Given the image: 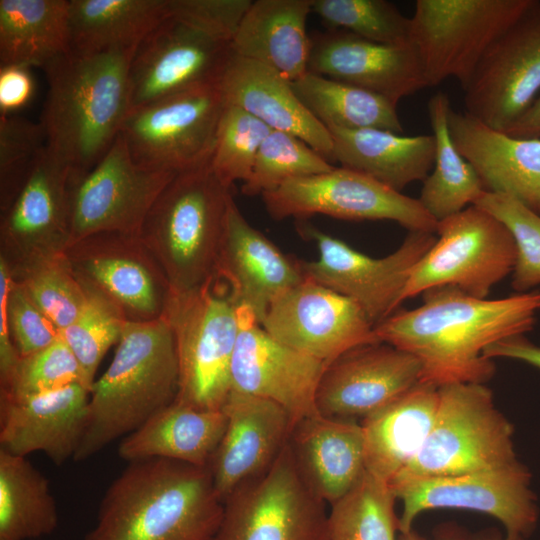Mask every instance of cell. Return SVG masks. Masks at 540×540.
Instances as JSON below:
<instances>
[{"mask_svg": "<svg viewBox=\"0 0 540 540\" xmlns=\"http://www.w3.org/2000/svg\"><path fill=\"white\" fill-rule=\"evenodd\" d=\"M10 274L59 331L76 319L86 302V290L65 252L29 263Z\"/></svg>", "mask_w": 540, "mask_h": 540, "instance_id": "41", "label": "cell"}, {"mask_svg": "<svg viewBox=\"0 0 540 540\" xmlns=\"http://www.w3.org/2000/svg\"><path fill=\"white\" fill-rule=\"evenodd\" d=\"M531 2L417 0L410 17V42L428 86L454 78L464 88L487 49Z\"/></svg>", "mask_w": 540, "mask_h": 540, "instance_id": "8", "label": "cell"}, {"mask_svg": "<svg viewBox=\"0 0 540 540\" xmlns=\"http://www.w3.org/2000/svg\"><path fill=\"white\" fill-rule=\"evenodd\" d=\"M176 344L177 402L222 409L231 390V364L239 334L238 306L215 277L188 293L170 295L164 314Z\"/></svg>", "mask_w": 540, "mask_h": 540, "instance_id": "6", "label": "cell"}, {"mask_svg": "<svg viewBox=\"0 0 540 540\" xmlns=\"http://www.w3.org/2000/svg\"><path fill=\"white\" fill-rule=\"evenodd\" d=\"M328 130L334 143V161L396 191L424 181L433 168V135L403 136L375 128Z\"/></svg>", "mask_w": 540, "mask_h": 540, "instance_id": "33", "label": "cell"}, {"mask_svg": "<svg viewBox=\"0 0 540 540\" xmlns=\"http://www.w3.org/2000/svg\"><path fill=\"white\" fill-rule=\"evenodd\" d=\"M225 105L218 84L196 87L131 109L120 133L138 166L178 174L210 162Z\"/></svg>", "mask_w": 540, "mask_h": 540, "instance_id": "11", "label": "cell"}, {"mask_svg": "<svg viewBox=\"0 0 540 540\" xmlns=\"http://www.w3.org/2000/svg\"><path fill=\"white\" fill-rule=\"evenodd\" d=\"M309 72L351 84L398 104L428 87L413 44H383L344 30L310 35Z\"/></svg>", "mask_w": 540, "mask_h": 540, "instance_id": "23", "label": "cell"}, {"mask_svg": "<svg viewBox=\"0 0 540 540\" xmlns=\"http://www.w3.org/2000/svg\"><path fill=\"white\" fill-rule=\"evenodd\" d=\"M0 296L4 299L10 335L19 357L32 354L59 338V330L11 278L0 259Z\"/></svg>", "mask_w": 540, "mask_h": 540, "instance_id": "48", "label": "cell"}, {"mask_svg": "<svg viewBox=\"0 0 540 540\" xmlns=\"http://www.w3.org/2000/svg\"><path fill=\"white\" fill-rule=\"evenodd\" d=\"M270 127L246 111L225 105L221 114L210 167L222 184L231 188L235 181L250 177Z\"/></svg>", "mask_w": 540, "mask_h": 540, "instance_id": "44", "label": "cell"}, {"mask_svg": "<svg viewBox=\"0 0 540 540\" xmlns=\"http://www.w3.org/2000/svg\"><path fill=\"white\" fill-rule=\"evenodd\" d=\"M226 425L223 409L203 410L174 401L124 437L118 455L128 462L165 458L208 467Z\"/></svg>", "mask_w": 540, "mask_h": 540, "instance_id": "32", "label": "cell"}, {"mask_svg": "<svg viewBox=\"0 0 540 540\" xmlns=\"http://www.w3.org/2000/svg\"><path fill=\"white\" fill-rule=\"evenodd\" d=\"M81 382L79 364L64 340L19 357L10 375L0 381V396L22 398L45 394Z\"/></svg>", "mask_w": 540, "mask_h": 540, "instance_id": "46", "label": "cell"}, {"mask_svg": "<svg viewBox=\"0 0 540 540\" xmlns=\"http://www.w3.org/2000/svg\"><path fill=\"white\" fill-rule=\"evenodd\" d=\"M222 409L227 425L208 468L224 502L273 465L289 441L293 422L277 403L235 391H230Z\"/></svg>", "mask_w": 540, "mask_h": 540, "instance_id": "24", "label": "cell"}, {"mask_svg": "<svg viewBox=\"0 0 540 540\" xmlns=\"http://www.w3.org/2000/svg\"><path fill=\"white\" fill-rule=\"evenodd\" d=\"M226 105L236 106L272 130L297 136L329 162V130L307 109L292 82L262 63L232 53L218 83Z\"/></svg>", "mask_w": 540, "mask_h": 540, "instance_id": "28", "label": "cell"}, {"mask_svg": "<svg viewBox=\"0 0 540 540\" xmlns=\"http://www.w3.org/2000/svg\"><path fill=\"white\" fill-rule=\"evenodd\" d=\"M232 198L210 162L176 174L159 194L139 236L164 271L171 295L191 292L216 277Z\"/></svg>", "mask_w": 540, "mask_h": 540, "instance_id": "5", "label": "cell"}, {"mask_svg": "<svg viewBox=\"0 0 540 540\" xmlns=\"http://www.w3.org/2000/svg\"><path fill=\"white\" fill-rule=\"evenodd\" d=\"M495 216L511 233L516 246L512 287L518 293L540 284V214L516 199L484 192L473 204Z\"/></svg>", "mask_w": 540, "mask_h": 540, "instance_id": "45", "label": "cell"}, {"mask_svg": "<svg viewBox=\"0 0 540 540\" xmlns=\"http://www.w3.org/2000/svg\"><path fill=\"white\" fill-rule=\"evenodd\" d=\"M395 500L389 485L365 470L355 486L331 504L330 540H396Z\"/></svg>", "mask_w": 540, "mask_h": 540, "instance_id": "39", "label": "cell"}, {"mask_svg": "<svg viewBox=\"0 0 540 540\" xmlns=\"http://www.w3.org/2000/svg\"><path fill=\"white\" fill-rule=\"evenodd\" d=\"M334 167L297 136L272 130L260 146L253 171L241 190L247 196H262L290 180L326 173Z\"/></svg>", "mask_w": 540, "mask_h": 540, "instance_id": "42", "label": "cell"}, {"mask_svg": "<svg viewBox=\"0 0 540 540\" xmlns=\"http://www.w3.org/2000/svg\"><path fill=\"white\" fill-rule=\"evenodd\" d=\"M89 398L80 383L35 396H0V449L19 456L43 452L57 466L73 459Z\"/></svg>", "mask_w": 540, "mask_h": 540, "instance_id": "26", "label": "cell"}, {"mask_svg": "<svg viewBox=\"0 0 540 540\" xmlns=\"http://www.w3.org/2000/svg\"><path fill=\"white\" fill-rule=\"evenodd\" d=\"M484 356L489 359H515L540 369V347L530 343L523 336L508 338L490 345L485 349Z\"/></svg>", "mask_w": 540, "mask_h": 540, "instance_id": "51", "label": "cell"}, {"mask_svg": "<svg viewBox=\"0 0 540 540\" xmlns=\"http://www.w3.org/2000/svg\"><path fill=\"white\" fill-rule=\"evenodd\" d=\"M312 12L331 30L383 44L410 43V18L386 0H312Z\"/></svg>", "mask_w": 540, "mask_h": 540, "instance_id": "43", "label": "cell"}, {"mask_svg": "<svg viewBox=\"0 0 540 540\" xmlns=\"http://www.w3.org/2000/svg\"><path fill=\"white\" fill-rule=\"evenodd\" d=\"M69 241V171L47 149L0 210V259L10 273L64 253Z\"/></svg>", "mask_w": 540, "mask_h": 540, "instance_id": "21", "label": "cell"}, {"mask_svg": "<svg viewBox=\"0 0 540 540\" xmlns=\"http://www.w3.org/2000/svg\"><path fill=\"white\" fill-rule=\"evenodd\" d=\"M312 0H256L230 43L232 53L277 71L291 82L308 70L311 38L306 31Z\"/></svg>", "mask_w": 540, "mask_h": 540, "instance_id": "30", "label": "cell"}, {"mask_svg": "<svg viewBox=\"0 0 540 540\" xmlns=\"http://www.w3.org/2000/svg\"><path fill=\"white\" fill-rule=\"evenodd\" d=\"M450 110L446 93L438 92L429 99L436 152L433 171L423 181L418 200L437 222L473 205L485 192L476 171L453 143L448 123Z\"/></svg>", "mask_w": 540, "mask_h": 540, "instance_id": "36", "label": "cell"}, {"mask_svg": "<svg viewBox=\"0 0 540 540\" xmlns=\"http://www.w3.org/2000/svg\"><path fill=\"white\" fill-rule=\"evenodd\" d=\"M82 285L87 293L86 302L76 319L60 330L59 335L74 354L82 385L90 392L100 362L110 347L119 342L127 321L104 295Z\"/></svg>", "mask_w": 540, "mask_h": 540, "instance_id": "40", "label": "cell"}, {"mask_svg": "<svg viewBox=\"0 0 540 540\" xmlns=\"http://www.w3.org/2000/svg\"><path fill=\"white\" fill-rule=\"evenodd\" d=\"M464 91L465 113L505 131L540 91V0L487 49Z\"/></svg>", "mask_w": 540, "mask_h": 540, "instance_id": "16", "label": "cell"}, {"mask_svg": "<svg viewBox=\"0 0 540 540\" xmlns=\"http://www.w3.org/2000/svg\"><path fill=\"white\" fill-rule=\"evenodd\" d=\"M441 540H456L454 538H443ZM501 540H524L523 536L521 535H518V534H509L507 533V536L504 538V539H501Z\"/></svg>", "mask_w": 540, "mask_h": 540, "instance_id": "54", "label": "cell"}, {"mask_svg": "<svg viewBox=\"0 0 540 540\" xmlns=\"http://www.w3.org/2000/svg\"><path fill=\"white\" fill-rule=\"evenodd\" d=\"M214 540H330L325 502L299 472L289 443L265 473L227 497Z\"/></svg>", "mask_w": 540, "mask_h": 540, "instance_id": "10", "label": "cell"}, {"mask_svg": "<svg viewBox=\"0 0 540 540\" xmlns=\"http://www.w3.org/2000/svg\"><path fill=\"white\" fill-rule=\"evenodd\" d=\"M80 282L111 301L129 322L164 316L171 291L160 264L138 235L97 233L65 250Z\"/></svg>", "mask_w": 540, "mask_h": 540, "instance_id": "17", "label": "cell"}, {"mask_svg": "<svg viewBox=\"0 0 540 540\" xmlns=\"http://www.w3.org/2000/svg\"><path fill=\"white\" fill-rule=\"evenodd\" d=\"M260 325L280 343L327 364L354 347L380 342L353 300L307 277L273 302Z\"/></svg>", "mask_w": 540, "mask_h": 540, "instance_id": "18", "label": "cell"}, {"mask_svg": "<svg viewBox=\"0 0 540 540\" xmlns=\"http://www.w3.org/2000/svg\"><path fill=\"white\" fill-rule=\"evenodd\" d=\"M175 175L138 166L120 133L94 168L69 182L67 248L97 233L139 236L148 212Z\"/></svg>", "mask_w": 540, "mask_h": 540, "instance_id": "14", "label": "cell"}, {"mask_svg": "<svg viewBox=\"0 0 540 540\" xmlns=\"http://www.w3.org/2000/svg\"><path fill=\"white\" fill-rule=\"evenodd\" d=\"M503 132L518 138H540V96Z\"/></svg>", "mask_w": 540, "mask_h": 540, "instance_id": "52", "label": "cell"}, {"mask_svg": "<svg viewBox=\"0 0 540 540\" xmlns=\"http://www.w3.org/2000/svg\"><path fill=\"white\" fill-rule=\"evenodd\" d=\"M450 135L486 192L510 196L540 214V138H518L450 110Z\"/></svg>", "mask_w": 540, "mask_h": 540, "instance_id": "27", "label": "cell"}, {"mask_svg": "<svg viewBox=\"0 0 540 540\" xmlns=\"http://www.w3.org/2000/svg\"><path fill=\"white\" fill-rule=\"evenodd\" d=\"M179 389L176 344L166 316L127 321L114 357L90 391L88 416L73 457L85 461L172 404Z\"/></svg>", "mask_w": 540, "mask_h": 540, "instance_id": "4", "label": "cell"}, {"mask_svg": "<svg viewBox=\"0 0 540 540\" xmlns=\"http://www.w3.org/2000/svg\"><path fill=\"white\" fill-rule=\"evenodd\" d=\"M438 238L412 268L402 302L440 286H455L486 298L513 272L516 246L507 227L484 209L470 205L437 222Z\"/></svg>", "mask_w": 540, "mask_h": 540, "instance_id": "9", "label": "cell"}, {"mask_svg": "<svg viewBox=\"0 0 540 540\" xmlns=\"http://www.w3.org/2000/svg\"><path fill=\"white\" fill-rule=\"evenodd\" d=\"M422 297V305L398 310L374 329L380 342L420 361V383L438 388L489 380L495 365L485 349L530 331L540 310V291L489 300L440 286Z\"/></svg>", "mask_w": 540, "mask_h": 540, "instance_id": "1", "label": "cell"}, {"mask_svg": "<svg viewBox=\"0 0 540 540\" xmlns=\"http://www.w3.org/2000/svg\"><path fill=\"white\" fill-rule=\"evenodd\" d=\"M238 315L230 391L277 403L293 425L318 414L317 390L327 363L275 340L249 309L238 306Z\"/></svg>", "mask_w": 540, "mask_h": 540, "instance_id": "20", "label": "cell"}, {"mask_svg": "<svg viewBox=\"0 0 540 540\" xmlns=\"http://www.w3.org/2000/svg\"><path fill=\"white\" fill-rule=\"evenodd\" d=\"M307 109L327 128L403 132L397 105L366 89L312 72L292 82Z\"/></svg>", "mask_w": 540, "mask_h": 540, "instance_id": "38", "label": "cell"}, {"mask_svg": "<svg viewBox=\"0 0 540 540\" xmlns=\"http://www.w3.org/2000/svg\"><path fill=\"white\" fill-rule=\"evenodd\" d=\"M58 525L47 478L26 456L0 449V540H32Z\"/></svg>", "mask_w": 540, "mask_h": 540, "instance_id": "37", "label": "cell"}, {"mask_svg": "<svg viewBox=\"0 0 540 540\" xmlns=\"http://www.w3.org/2000/svg\"><path fill=\"white\" fill-rule=\"evenodd\" d=\"M168 16L209 37L231 43L251 0H167Z\"/></svg>", "mask_w": 540, "mask_h": 540, "instance_id": "49", "label": "cell"}, {"mask_svg": "<svg viewBox=\"0 0 540 540\" xmlns=\"http://www.w3.org/2000/svg\"><path fill=\"white\" fill-rule=\"evenodd\" d=\"M33 93L34 82L30 68L0 66V115H9L24 107Z\"/></svg>", "mask_w": 540, "mask_h": 540, "instance_id": "50", "label": "cell"}, {"mask_svg": "<svg viewBox=\"0 0 540 540\" xmlns=\"http://www.w3.org/2000/svg\"><path fill=\"white\" fill-rule=\"evenodd\" d=\"M298 230L319 251L316 260L301 262L305 277L353 300L374 327L397 311L412 268L437 239L412 231L394 252L372 258L308 223Z\"/></svg>", "mask_w": 540, "mask_h": 540, "instance_id": "12", "label": "cell"}, {"mask_svg": "<svg viewBox=\"0 0 540 540\" xmlns=\"http://www.w3.org/2000/svg\"><path fill=\"white\" fill-rule=\"evenodd\" d=\"M531 475L518 460L512 464L453 476L408 477L389 485L403 503L399 531L411 530L414 519L434 508H459L489 514L507 533L532 532L538 519Z\"/></svg>", "mask_w": 540, "mask_h": 540, "instance_id": "15", "label": "cell"}, {"mask_svg": "<svg viewBox=\"0 0 540 540\" xmlns=\"http://www.w3.org/2000/svg\"><path fill=\"white\" fill-rule=\"evenodd\" d=\"M399 540H425V539H423L416 533L412 532V530H410L409 532L401 533Z\"/></svg>", "mask_w": 540, "mask_h": 540, "instance_id": "53", "label": "cell"}, {"mask_svg": "<svg viewBox=\"0 0 540 540\" xmlns=\"http://www.w3.org/2000/svg\"><path fill=\"white\" fill-rule=\"evenodd\" d=\"M432 429L419 453L389 483L408 477L453 476L503 467L517 461L513 426L481 383L438 388Z\"/></svg>", "mask_w": 540, "mask_h": 540, "instance_id": "7", "label": "cell"}, {"mask_svg": "<svg viewBox=\"0 0 540 540\" xmlns=\"http://www.w3.org/2000/svg\"><path fill=\"white\" fill-rule=\"evenodd\" d=\"M69 53V0H0V66L45 69Z\"/></svg>", "mask_w": 540, "mask_h": 540, "instance_id": "35", "label": "cell"}, {"mask_svg": "<svg viewBox=\"0 0 540 540\" xmlns=\"http://www.w3.org/2000/svg\"><path fill=\"white\" fill-rule=\"evenodd\" d=\"M420 376L412 354L384 342L360 345L326 365L316 406L326 417L364 419L420 383Z\"/></svg>", "mask_w": 540, "mask_h": 540, "instance_id": "22", "label": "cell"}, {"mask_svg": "<svg viewBox=\"0 0 540 540\" xmlns=\"http://www.w3.org/2000/svg\"><path fill=\"white\" fill-rule=\"evenodd\" d=\"M438 403V387L418 383L362 419L366 470L389 485L421 450L434 424Z\"/></svg>", "mask_w": 540, "mask_h": 540, "instance_id": "31", "label": "cell"}, {"mask_svg": "<svg viewBox=\"0 0 540 540\" xmlns=\"http://www.w3.org/2000/svg\"><path fill=\"white\" fill-rule=\"evenodd\" d=\"M231 55L230 43L168 16L134 51L128 73L130 110L218 84Z\"/></svg>", "mask_w": 540, "mask_h": 540, "instance_id": "19", "label": "cell"}, {"mask_svg": "<svg viewBox=\"0 0 540 540\" xmlns=\"http://www.w3.org/2000/svg\"><path fill=\"white\" fill-rule=\"evenodd\" d=\"M135 49L69 53L43 69L48 92L39 122L69 182L94 168L121 132L130 110L128 73Z\"/></svg>", "mask_w": 540, "mask_h": 540, "instance_id": "3", "label": "cell"}, {"mask_svg": "<svg viewBox=\"0 0 540 540\" xmlns=\"http://www.w3.org/2000/svg\"><path fill=\"white\" fill-rule=\"evenodd\" d=\"M223 513L208 467L136 460L107 488L85 540H214Z\"/></svg>", "mask_w": 540, "mask_h": 540, "instance_id": "2", "label": "cell"}, {"mask_svg": "<svg viewBox=\"0 0 540 540\" xmlns=\"http://www.w3.org/2000/svg\"><path fill=\"white\" fill-rule=\"evenodd\" d=\"M167 18V0H69L70 53L136 48Z\"/></svg>", "mask_w": 540, "mask_h": 540, "instance_id": "34", "label": "cell"}, {"mask_svg": "<svg viewBox=\"0 0 540 540\" xmlns=\"http://www.w3.org/2000/svg\"><path fill=\"white\" fill-rule=\"evenodd\" d=\"M46 148L40 122L0 115V210L15 197Z\"/></svg>", "mask_w": 540, "mask_h": 540, "instance_id": "47", "label": "cell"}, {"mask_svg": "<svg viewBox=\"0 0 540 540\" xmlns=\"http://www.w3.org/2000/svg\"><path fill=\"white\" fill-rule=\"evenodd\" d=\"M288 443L299 472L324 502L343 497L366 470L364 432L354 420L320 413L303 418Z\"/></svg>", "mask_w": 540, "mask_h": 540, "instance_id": "29", "label": "cell"}, {"mask_svg": "<svg viewBox=\"0 0 540 540\" xmlns=\"http://www.w3.org/2000/svg\"><path fill=\"white\" fill-rule=\"evenodd\" d=\"M216 277L224 281L237 306L261 323L273 302L304 280L301 262L284 254L254 228L232 198L226 214Z\"/></svg>", "mask_w": 540, "mask_h": 540, "instance_id": "25", "label": "cell"}, {"mask_svg": "<svg viewBox=\"0 0 540 540\" xmlns=\"http://www.w3.org/2000/svg\"><path fill=\"white\" fill-rule=\"evenodd\" d=\"M262 199L275 220L322 214L353 221H394L409 232L434 233L437 227L418 199L344 167L290 180L263 194Z\"/></svg>", "mask_w": 540, "mask_h": 540, "instance_id": "13", "label": "cell"}]
</instances>
